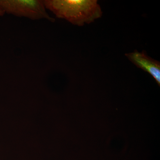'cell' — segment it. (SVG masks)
<instances>
[{"label":"cell","mask_w":160,"mask_h":160,"mask_svg":"<svg viewBox=\"0 0 160 160\" xmlns=\"http://www.w3.org/2000/svg\"><path fill=\"white\" fill-rule=\"evenodd\" d=\"M45 7L57 18L72 25L82 26L102 17L97 0H44Z\"/></svg>","instance_id":"6da1fadb"},{"label":"cell","mask_w":160,"mask_h":160,"mask_svg":"<svg viewBox=\"0 0 160 160\" xmlns=\"http://www.w3.org/2000/svg\"><path fill=\"white\" fill-rule=\"evenodd\" d=\"M0 9L18 17L55 21L47 12L43 0H0Z\"/></svg>","instance_id":"7a4b0ae2"},{"label":"cell","mask_w":160,"mask_h":160,"mask_svg":"<svg viewBox=\"0 0 160 160\" xmlns=\"http://www.w3.org/2000/svg\"><path fill=\"white\" fill-rule=\"evenodd\" d=\"M128 59L138 68L152 76L159 85L160 84V63L147 55L145 52L134 51L126 53Z\"/></svg>","instance_id":"3957f363"},{"label":"cell","mask_w":160,"mask_h":160,"mask_svg":"<svg viewBox=\"0 0 160 160\" xmlns=\"http://www.w3.org/2000/svg\"><path fill=\"white\" fill-rule=\"evenodd\" d=\"M5 14V13L4 12L0 9V16H2Z\"/></svg>","instance_id":"277c9868"}]
</instances>
